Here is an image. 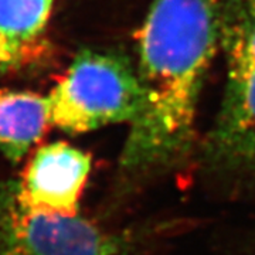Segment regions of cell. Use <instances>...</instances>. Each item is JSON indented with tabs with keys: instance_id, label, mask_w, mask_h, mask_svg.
I'll return each instance as SVG.
<instances>
[{
	"instance_id": "5b68a950",
	"label": "cell",
	"mask_w": 255,
	"mask_h": 255,
	"mask_svg": "<svg viewBox=\"0 0 255 255\" xmlns=\"http://www.w3.org/2000/svg\"><path fill=\"white\" fill-rule=\"evenodd\" d=\"M91 173V157L67 142L38 147L21 177L10 180L18 201L48 213L77 214Z\"/></svg>"
},
{
	"instance_id": "6da1fadb",
	"label": "cell",
	"mask_w": 255,
	"mask_h": 255,
	"mask_svg": "<svg viewBox=\"0 0 255 255\" xmlns=\"http://www.w3.org/2000/svg\"><path fill=\"white\" fill-rule=\"evenodd\" d=\"M219 47V0L152 1L137 33L142 107L119 157L124 183L163 172L189 153Z\"/></svg>"
},
{
	"instance_id": "3957f363",
	"label": "cell",
	"mask_w": 255,
	"mask_h": 255,
	"mask_svg": "<svg viewBox=\"0 0 255 255\" xmlns=\"http://www.w3.org/2000/svg\"><path fill=\"white\" fill-rule=\"evenodd\" d=\"M47 100L51 127L67 133L130 125L142 107L136 67L124 55L81 50Z\"/></svg>"
},
{
	"instance_id": "7a4b0ae2",
	"label": "cell",
	"mask_w": 255,
	"mask_h": 255,
	"mask_svg": "<svg viewBox=\"0 0 255 255\" xmlns=\"http://www.w3.org/2000/svg\"><path fill=\"white\" fill-rule=\"evenodd\" d=\"M226 88L204 159L230 174L255 176V0H219Z\"/></svg>"
},
{
	"instance_id": "ba28073f",
	"label": "cell",
	"mask_w": 255,
	"mask_h": 255,
	"mask_svg": "<svg viewBox=\"0 0 255 255\" xmlns=\"http://www.w3.org/2000/svg\"><path fill=\"white\" fill-rule=\"evenodd\" d=\"M30 44H18L0 34V75L10 73L26 63Z\"/></svg>"
},
{
	"instance_id": "8992f818",
	"label": "cell",
	"mask_w": 255,
	"mask_h": 255,
	"mask_svg": "<svg viewBox=\"0 0 255 255\" xmlns=\"http://www.w3.org/2000/svg\"><path fill=\"white\" fill-rule=\"evenodd\" d=\"M50 127L47 97L31 91L0 90V152L11 162L27 155Z\"/></svg>"
},
{
	"instance_id": "52a82bcc",
	"label": "cell",
	"mask_w": 255,
	"mask_h": 255,
	"mask_svg": "<svg viewBox=\"0 0 255 255\" xmlns=\"http://www.w3.org/2000/svg\"><path fill=\"white\" fill-rule=\"evenodd\" d=\"M54 0H0V34L31 44L46 27Z\"/></svg>"
},
{
	"instance_id": "277c9868",
	"label": "cell",
	"mask_w": 255,
	"mask_h": 255,
	"mask_svg": "<svg viewBox=\"0 0 255 255\" xmlns=\"http://www.w3.org/2000/svg\"><path fill=\"white\" fill-rule=\"evenodd\" d=\"M149 230H108L77 214L27 207L11 183L0 187V255H132Z\"/></svg>"
}]
</instances>
